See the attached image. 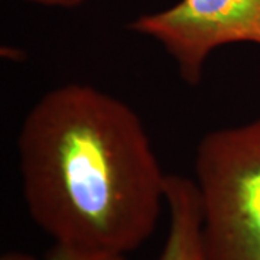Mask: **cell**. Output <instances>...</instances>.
Here are the masks:
<instances>
[{
	"mask_svg": "<svg viewBox=\"0 0 260 260\" xmlns=\"http://www.w3.org/2000/svg\"><path fill=\"white\" fill-rule=\"evenodd\" d=\"M23 197L55 243L127 256L167 205V179L139 114L94 85L49 90L18 135Z\"/></svg>",
	"mask_w": 260,
	"mask_h": 260,
	"instance_id": "1",
	"label": "cell"
},
{
	"mask_svg": "<svg viewBox=\"0 0 260 260\" xmlns=\"http://www.w3.org/2000/svg\"><path fill=\"white\" fill-rule=\"evenodd\" d=\"M194 182L205 260H260V117L208 132Z\"/></svg>",
	"mask_w": 260,
	"mask_h": 260,
	"instance_id": "2",
	"label": "cell"
},
{
	"mask_svg": "<svg viewBox=\"0 0 260 260\" xmlns=\"http://www.w3.org/2000/svg\"><path fill=\"white\" fill-rule=\"evenodd\" d=\"M129 29L158 42L179 77L197 85L217 49L234 44L260 47V0H178L167 9L140 15Z\"/></svg>",
	"mask_w": 260,
	"mask_h": 260,
	"instance_id": "3",
	"label": "cell"
},
{
	"mask_svg": "<svg viewBox=\"0 0 260 260\" xmlns=\"http://www.w3.org/2000/svg\"><path fill=\"white\" fill-rule=\"evenodd\" d=\"M169 229L159 260H205L201 207L194 179L168 175Z\"/></svg>",
	"mask_w": 260,
	"mask_h": 260,
	"instance_id": "4",
	"label": "cell"
},
{
	"mask_svg": "<svg viewBox=\"0 0 260 260\" xmlns=\"http://www.w3.org/2000/svg\"><path fill=\"white\" fill-rule=\"evenodd\" d=\"M0 260H39L34 256L9 251L2 256ZM41 260H126L124 254L110 253V251L84 249L73 244L55 243V246L48 251V254Z\"/></svg>",
	"mask_w": 260,
	"mask_h": 260,
	"instance_id": "5",
	"label": "cell"
},
{
	"mask_svg": "<svg viewBox=\"0 0 260 260\" xmlns=\"http://www.w3.org/2000/svg\"><path fill=\"white\" fill-rule=\"evenodd\" d=\"M32 5L45 6V8H59V9H73L84 5L88 0H25Z\"/></svg>",
	"mask_w": 260,
	"mask_h": 260,
	"instance_id": "6",
	"label": "cell"
}]
</instances>
